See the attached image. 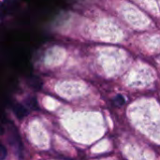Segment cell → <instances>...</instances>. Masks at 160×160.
Returning <instances> with one entry per match:
<instances>
[{"instance_id":"cell-1","label":"cell","mask_w":160,"mask_h":160,"mask_svg":"<svg viewBox=\"0 0 160 160\" xmlns=\"http://www.w3.org/2000/svg\"><path fill=\"white\" fill-rule=\"evenodd\" d=\"M8 139L9 143L13 147H16L18 149H21L22 148V143H21V140H20V137L18 135V132H17L16 128H14L13 126L8 127Z\"/></svg>"},{"instance_id":"cell-2","label":"cell","mask_w":160,"mask_h":160,"mask_svg":"<svg viewBox=\"0 0 160 160\" xmlns=\"http://www.w3.org/2000/svg\"><path fill=\"white\" fill-rule=\"evenodd\" d=\"M13 112L15 113L18 119H22L28 114V111L21 104H15L13 106Z\"/></svg>"},{"instance_id":"cell-3","label":"cell","mask_w":160,"mask_h":160,"mask_svg":"<svg viewBox=\"0 0 160 160\" xmlns=\"http://www.w3.org/2000/svg\"><path fill=\"white\" fill-rule=\"evenodd\" d=\"M25 103L27 104V106L29 108H31L32 110H37L38 109V101L35 98L31 97V98H28L26 100H25Z\"/></svg>"},{"instance_id":"cell-4","label":"cell","mask_w":160,"mask_h":160,"mask_svg":"<svg viewBox=\"0 0 160 160\" xmlns=\"http://www.w3.org/2000/svg\"><path fill=\"white\" fill-rule=\"evenodd\" d=\"M125 102H126V100H125V98H124V97H123L122 95H117V96L114 98V99H113V103H114L117 107L123 106V105L125 104Z\"/></svg>"},{"instance_id":"cell-5","label":"cell","mask_w":160,"mask_h":160,"mask_svg":"<svg viewBox=\"0 0 160 160\" xmlns=\"http://www.w3.org/2000/svg\"><path fill=\"white\" fill-rule=\"evenodd\" d=\"M29 85L35 89H39L41 86V82L38 79H30L29 80Z\"/></svg>"},{"instance_id":"cell-6","label":"cell","mask_w":160,"mask_h":160,"mask_svg":"<svg viewBox=\"0 0 160 160\" xmlns=\"http://www.w3.org/2000/svg\"><path fill=\"white\" fill-rule=\"evenodd\" d=\"M6 156H7L6 148H5V146H3V145H2V146H1V160L5 159Z\"/></svg>"}]
</instances>
